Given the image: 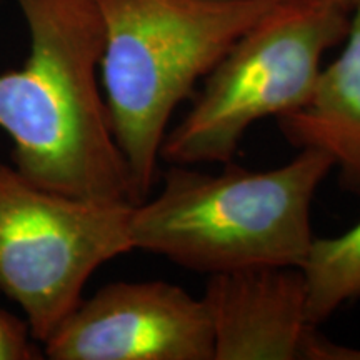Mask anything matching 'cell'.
<instances>
[{"instance_id":"6da1fadb","label":"cell","mask_w":360,"mask_h":360,"mask_svg":"<svg viewBox=\"0 0 360 360\" xmlns=\"http://www.w3.org/2000/svg\"><path fill=\"white\" fill-rule=\"evenodd\" d=\"M30 34L19 70L0 72V129L13 167L35 186L92 200L134 202L97 84L103 27L94 0H17Z\"/></svg>"},{"instance_id":"7a4b0ae2","label":"cell","mask_w":360,"mask_h":360,"mask_svg":"<svg viewBox=\"0 0 360 360\" xmlns=\"http://www.w3.org/2000/svg\"><path fill=\"white\" fill-rule=\"evenodd\" d=\"M224 165L209 174L172 164L160 192L134 204V249L209 276L300 267L315 238L312 200L334 160L317 148H300L277 169Z\"/></svg>"},{"instance_id":"3957f363","label":"cell","mask_w":360,"mask_h":360,"mask_svg":"<svg viewBox=\"0 0 360 360\" xmlns=\"http://www.w3.org/2000/svg\"><path fill=\"white\" fill-rule=\"evenodd\" d=\"M103 27L105 105L132 184L147 199L177 107L283 0H94Z\"/></svg>"},{"instance_id":"277c9868","label":"cell","mask_w":360,"mask_h":360,"mask_svg":"<svg viewBox=\"0 0 360 360\" xmlns=\"http://www.w3.org/2000/svg\"><path fill=\"white\" fill-rule=\"evenodd\" d=\"M350 13L330 0H283L229 49L204 77L182 120L167 130L170 165L227 164L247 130L307 101L323 53L344 42Z\"/></svg>"},{"instance_id":"5b68a950","label":"cell","mask_w":360,"mask_h":360,"mask_svg":"<svg viewBox=\"0 0 360 360\" xmlns=\"http://www.w3.org/2000/svg\"><path fill=\"white\" fill-rule=\"evenodd\" d=\"M132 209L47 191L0 162V290L40 344L82 302L90 276L134 250Z\"/></svg>"},{"instance_id":"8992f818","label":"cell","mask_w":360,"mask_h":360,"mask_svg":"<svg viewBox=\"0 0 360 360\" xmlns=\"http://www.w3.org/2000/svg\"><path fill=\"white\" fill-rule=\"evenodd\" d=\"M52 360H214L202 299L175 283L103 285L44 342Z\"/></svg>"},{"instance_id":"52a82bcc","label":"cell","mask_w":360,"mask_h":360,"mask_svg":"<svg viewBox=\"0 0 360 360\" xmlns=\"http://www.w3.org/2000/svg\"><path fill=\"white\" fill-rule=\"evenodd\" d=\"M202 304L212 327L214 360H360V350L317 334L299 267L214 274Z\"/></svg>"},{"instance_id":"ba28073f","label":"cell","mask_w":360,"mask_h":360,"mask_svg":"<svg viewBox=\"0 0 360 360\" xmlns=\"http://www.w3.org/2000/svg\"><path fill=\"white\" fill-rule=\"evenodd\" d=\"M340 56L321 69L302 105L277 119L283 137L334 160L340 184L360 195V4L350 12Z\"/></svg>"},{"instance_id":"9c48e42d","label":"cell","mask_w":360,"mask_h":360,"mask_svg":"<svg viewBox=\"0 0 360 360\" xmlns=\"http://www.w3.org/2000/svg\"><path fill=\"white\" fill-rule=\"evenodd\" d=\"M310 322L327 321L360 297V222L337 237H315L302 265Z\"/></svg>"},{"instance_id":"30bf717a","label":"cell","mask_w":360,"mask_h":360,"mask_svg":"<svg viewBox=\"0 0 360 360\" xmlns=\"http://www.w3.org/2000/svg\"><path fill=\"white\" fill-rule=\"evenodd\" d=\"M27 322L0 309V360L42 359Z\"/></svg>"},{"instance_id":"8fae6325","label":"cell","mask_w":360,"mask_h":360,"mask_svg":"<svg viewBox=\"0 0 360 360\" xmlns=\"http://www.w3.org/2000/svg\"><path fill=\"white\" fill-rule=\"evenodd\" d=\"M332 4H335V6H339L340 8H344L345 12H352L355 7L359 6L360 0H330Z\"/></svg>"},{"instance_id":"7c38bea8","label":"cell","mask_w":360,"mask_h":360,"mask_svg":"<svg viewBox=\"0 0 360 360\" xmlns=\"http://www.w3.org/2000/svg\"><path fill=\"white\" fill-rule=\"evenodd\" d=\"M205 2H233V0H205Z\"/></svg>"}]
</instances>
